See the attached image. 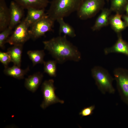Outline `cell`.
Here are the masks:
<instances>
[{"label":"cell","instance_id":"cell-1","mask_svg":"<svg viewBox=\"0 0 128 128\" xmlns=\"http://www.w3.org/2000/svg\"><path fill=\"white\" fill-rule=\"evenodd\" d=\"M66 36H59L43 42L45 49L60 64L68 60L78 62L81 59L77 47L67 40Z\"/></svg>","mask_w":128,"mask_h":128},{"label":"cell","instance_id":"cell-2","mask_svg":"<svg viewBox=\"0 0 128 128\" xmlns=\"http://www.w3.org/2000/svg\"><path fill=\"white\" fill-rule=\"evenodd\" d=\"M82 0H52L46 14L55 21L77 11Z\"/></svg>","mask_w":128,"mask_h":128},{"label":"cell","instance_id":"cell-3","mask_svg":"<svg viewBox=\"0 0 128 128\" xmlns=\"http://www.w3.org/2000/svg\"><path fill=\"white\" fill-rule=\"evenodd\" d=\"M92 76L98 90L103 94H113L115 89L113 85L114 79L106 69L99 66H96L91 70Z\"/></svg>","mask_w":128,"mask_h":128},{"label":"cell","instance_id":"cell-4","mask_svg":"<svg viewBox=\"0 0 128 128\" xmlns=\"http://www.w3.org/2000/svg\"><path fill=\"white\" fill-rule=\"evenodd\" d=\"M104 0H82L77 10L80 19L85 20L95 15L101 9Z\"/></svg>","mask_w":128,"mask_h":128},{"label":"cell","instance_id":"cell-5","mask_svg":"<svg viewBox=\"0 0 128 128\" xmlns=\"http://www.w3.org/2000/svg\"><path fill=\"white\" fill-rule=\"evenodd\" d=\"M30 27L24 18L16 27L11 35L6 41L11 45H23L31 38Z\"/></svg>","mask_w":128,"mask_h":128},{"label":"cell","instance_id":"cell-6","mask_svg":"<svg viewBox=\"0 0 128 128\" xmlns=\"http://www.w3.org/2000/svg\"><path fill=\"white\" fill-rule=\"evenodd\" d=\"M54 82L53 79H50L45 81L42 84L41 91L43 100L40 106L44 109L52 104L57 103L63 104L64 103V100L60 99L56 95V88L54 86Z\"/></svg>","mask_w":128,"mask_h":128},{"label":"cell","instance_id":"cell-7","mask_svg":"<svg viewBox=\"0 0 128 128\" xmlns=\"http://www.w3.org/2000/svg\"><path fill=\"white\" fill-rule=\"evenodd\" d=\"M113 74L120 97L128 106V71L117 68L114 70Z\"/></svg>","mask_w":128,"mask_h":128},{"label":"cell","instance_id":"cell-8","mask_svg":"<svg viewBox=\"0 0 128 128\" xmlns=\"http://www.w3.org/2000/svg\"><path fill=\"white\" fill-rule=\"evenodd\" d=\"M55 21L46 14L30 27V32L31 38L35 40L43 36L47 32L51 31Z\"/></svg>","mask_w":128,"mask_h":128},{"label":"cell","instance_id":"cell-9","mask_svg":"<svg viewBox=\"0 0 128 128\" xmlns=\"http://www.w3.org/2000/svg\"><path fill=\"white\" fill-rule=\"evenodd\" d=\"M9 9L10 21L8 27L13 29L21 21L23 15L24 9L12 0L10 2Z\"/></svg>","mask_w":128,"mask_h":128},{"label":"cell","instance_id":"cell-10","mask_svg":"<svg viewBox=\"0 0 128 128\" xmlns=\"http://www.w3.org/2000/svg\"><path fill=\"white\" fill-rule=\"evenodd\" d=\"M105 55L113 53H120L128 56V44L122 38L120 34L118 35V39L115 43L111 47L104 49Z\"/></svg>","mask_w":128,"mask_h":128},{"label":"cell","instance_id":"cell-11","mask_svg":"<svg viewBox=\"0 0 128 128\" xmlns=\"http://www.w3.org/2000/svg\"><path fill=\"white\" fill-rule=\"evenodd\" d=\"M43 78V74L39 72L29 76L25 79V87L29 91L35 92L41 84Z\"/></svg>","mask_w":128,"mask_h":128},{"label":"cell","instance_id":"cell-12","mask_svg":"<svg viewBox=\"0 0 128 128\" xmlns=\"http://www.w3.org/2000/svg\"><path fill=\"white\" fill-rule=\"evenodd\" d=\"M10 21L9 8L6 5L5 0H0V31L8 27Z\"/></svg>","mask_w":128,"mask_h":128},{"label":"cell","instance_id":"cell-13","mask_svg":"<svg viewBox=\"0 0 128 128\" xmlns=\"http://www.w3.org/2000/svg\"><path fill=\"white\" fill-rule=\"evenodd\" d=\"M23 8L45 9L47 5L49 0H12Z\"/></svg>","mask_w":128,"mask_h":128},{"label":"cell","instance_id":"cell-14","mask_svg":"<svg viewBox=\"0 0 128 128\" xmlns=\"http://www.w3.org/2000/svg\"><path fill=\"white\" fill-rule=\"evenodd\" d=\"M110 9L104 8L97 18L94 24L91 27L93 31L97 30L109 24V19L111 12Z\"/></svg>","mask_w":128,"mask_h":128},{"label":"cell","instance_id":"cell-15","mask_svg":"<svg viewBox=\"0 0 128 128\" xmlns=\"http://www.w3.org/2000/svg\"><path fill=\"white\" fill-rule=\"evenodd\" d=\"M27 10V15L25 18L30 27L46 14L45 12V9L30 8Z\"/></svg>","mask_w":128,"mask_h":128},{"label":"cell","instance_id":"cell-16","mask_svg":"<svg viewBox=\"0 0 128 128\" xmlns=\"http://www.w3.org/2000/svg\"><path fill=\"white\" fill-rule=\"evenodd\" d=\"M122 15L119 13L110 16L109 24L114 31L119 33L128 27L126 23L122 20Z\"/></svg>","mask_w":128,"mask_h":128},{"label":"cell","instance_id":"cell-17","mask_svg":"<svg viewBox=\"0 0 128 128\" xmlns=\"http://www.w3.org/2000/svg\"><path fill=\"white\" fill-rule=\"evenodd\" d=\"M23 46L20 44L13 45L7 49V52L10 56L11 62L19 67L21 65Z\"/></svg>","mask_w":128,"mask_h":128},{"label":"cell","instance_id":"cell-18","mask_svg":"<svg viewBox=\"0 0 128 128\" xmlns=\"http://www.w3.org/2000/svg\"><path fill=\"white\" fill-rule=\"evenodd\" d=\"M29 70V67L23 69L20 68V67L14 65L11 67H5L4 72V73L7 76L21 79L24 78L25 75Z\"/></svg>","mask_w":128,"mask_h":128},{"label":"cell","instance_id":"cell-19","mask_svg":"<svg viewBox=\"0 0 128 128\" xmlns=\"http://www.w3.org/2000/svg\"><path fill=\"white\" fill-rule=\"evenodd\" d=\"M57 21L59 25V35L63 33L64 35H67L72 38L76 36V35L73 28L70 25L66 23L63 18H59Z\"/></svg>","mask_w":128,"mask_h":128},{"label":"cell","instance_id":"cell-20","mask_svg":"<svg viewBox=\"0 0 128 128\" xmlns=\"http://www.w3.org/2000/svg\"><path fill=\"white\" fill-rule=\"evenodd\" d=\"M27 54L34 66L38 64H43L45 54L43 50H29Z\"/></svg>","mask_w":128,"mask_h":128},{"label":"cell","instance_id":"cell-21","mask_svg":"<svg viewBox=\"0 0 128 128\" xmlns=\"http://www.w3.org/2000/svg\"><path fill=\"white\" fill-rule=\"evenodd\" d=\"M128 4V0H111V10L121 14Z\"/></svg>","mask_w":128,"mask_h":128},{"label":"cell","instance_id":"cell-22","mask_svg":"<svg viewBox=\"0 0 128 128\" xmlns=\"http://www.w3.org/2000/svg\"><path fill=\"white\" fill-rule=\"evenodd\" d=\"M57 63L55 60L45 61L43 64L44 72L51 77H55L56 76Z\"/></svg>","mask_w":128,"mask_h":128},{"label":"cell","instance_id":"cell-23","mask_svg":"<svg viewBox=\"0 0 128 128\" xmlns=\"http://www.w3.org/2000/svg\"><path fill=\"white\" fill-rule=\"evenodd\" d=\"M12 29L8 27L1 32L0 34V47L2 49L5 48V45L9 35L12 34Z\"/></svg>","mask_w":128,"mask_h":128},{"label":"cell","instance_id":"cell-24","mask_svg":"<svg viewBox=\"0 0 128 128\" xmlns=\"http://www.w3.org/2000/svg\"><path fill=\"white\" fill-rule=\"evenodd\" d=\"M0 61L5 66V67H7L8 64L11 62V58L7 52H5L0 51Z\"/></svg>","mask_w":128,"mask_h":128},{"label":"cell","instance_id":"cell-25","mask_svg":"<svg viewBox=\"0 0 128 128\" xmlns=\"http://www.w3.org/2000/svg\"><path fill=\"white\" fill-rule=\"evenodd\" d=\"M95 107V105L85 107L83 108L79 113V114L81 117L91 115Z\"/></svg>","mask_w":128,"mask_h":128},{"label":"cell","instance_id":"cell-26","mask_svg":"<svg viewBox=\"0 0 128 128\" xmlns=\"http://www.w3.org/2000/svg\"><path fill=\"white\" fill-rule=\"evenodd\" d=\"M122 18L124 20V21L126 23L127 26H128V15H122Z\"/></svg>","mask_w":128,"mask_h":128},{"label":"cell","instance_id":"cell-27","mask_svg":"<svg viewBox=\"0 0 128 128\" xmlns=\"http://www.w3.org/2000/svg\"><path fill=\"white\" fill-rule=\"evenodd\" d=\"M126 13V15H128V4L126 6L125 10Z\"/></svg>","mask_w":128,"mask_h":128}]
</instances>
